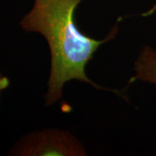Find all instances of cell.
I'll return each instance as SVG.
<instances>
[{"mask_svg":"<svg viewBox=\"0 0 156 156\" xmlns=\"http://www.w3.org/2000/svg\"><path fill=\"white\" fill-rule=\"evenodd\" d=\"M16 155L83 156L86 151L73 134L58 129H47L29 134L14 148Z\"/></svg>","mask_w":156,"mask_h":156,"instance_id":"7a4b0ae2","label":"cell"},{"mask_svg":"<svg viewBox=\"0 0 156 156\" xmlns=\"http://www.w3.org/2000/svg\"><path fill=\"white\" fill-rule=\"evenodd\" d=\"M10 84V82L8 80V78L3 76L2 75H0V93L2 90H4L5 89H6Z\"/></svg>","mask_w":156,"mask_h":156,"instance_id":"277c9868","label":"cell"},{"mask_svg":"<svg viewBox=\"0 0 156 156\" xmlns=\"http://www.w3.org/2000/svg\"><path fill=\"white\" fill-rule=\"evenodd\" d=\"M135 76L131 81L140 80L156 85V50L146 46L134 62Z\"/></svg>","mask_w":156,"mask_h":156,"instance_id":"3957f363","label":"cell"},{"mask_svg":"<svg viewBox=\"0 0 156 156\" xmlns=\"http://www.w3.org/2000/svg\"><path fill=\"white\" fill-rule=\"evenodd\" d=\"M83 0H34L32 9L23 18V30L44 37L50 50L51 67L46 103L52 105L62 95L70 80H79L100 88L89 80L85 69L100 45L116 35L114 29L108 37L95 40L82 33L74 22V13Z\"/></svg>","mask_w":156,"mask_h":156,"instance_id":"6da1fadb","label":"cell"}]
</instances>
